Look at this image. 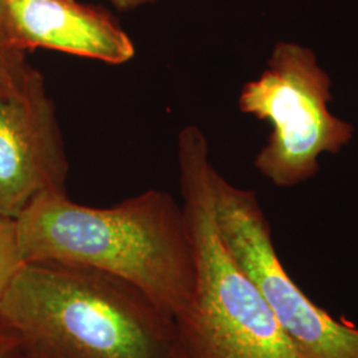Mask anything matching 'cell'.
I'll use <instances>...</instances> for the list:
<instances>
[{
    "label": "cell",
    "instance_id": "7c38bea8",
    "mask_svg": "<svg viewBox=\"0 0 358 358\" xmlns=\"http://www.w3.org/2000/svg\"><path fill=\"white\" fill-rule=\"evenodd\" d=\"M0 43H1L3 45H6L7 48L16 51L15 48H13L11 43H10V38H8V29H7V22H6V15H4V10H3L1 0H0Z\"/></svg>",
    "mask_w": 358,
    "mask_h": 358
},
{
    "label": "cell",
    "instance_id": "5b68a950",
    "mask_svg": "<svg viewBox=\"0 0 358 358\" xmlns=\"http://www.w3.org/2000/svg\"><path fill=\"white\" fill-rule=\"evenodd\" d=\"M217 230L231 257L263 296L300 358H358V327L337 320L292 280L256 194L213 173Z\"/></svg>",
    "mask_w": 358,
    "mask_h": 358
},
{
    "label": "cell",
    "instance_id": "8fae6325",
    "mask_svg": "<svg viewBox=\"0 0 358 358\" xmlns=\"http://www.w3.org/2000/svg\"><path fill=\"white\" fill-rule=\"evenodd\" d=\"M158 0H110V3L120 11H131L140 7L150 6L157 3Z\"/></svg>",
    "mask_w": 358,
    "mask_h": 358
},
{
    "label": "cell",
    "instance_id": "7a4b0ae2",
    "mask_svg": "<svg viewBox=\"0 0 358 358\" xmlns=\"http://www.w3.org/2000/svg\"><path fill=\"white\" fill-rule=\"evenodd\" d=\"M26 358H180L176 317L97 269L26 263L0 301Z\"/></svg>",
    "mask_w": 358,
    "mask_h": 358
},
{
    "label": "cell",
    "instance_id": "4fadbf2b",
    "mask_svg": "<svg viewBox=\"0 0 358 358\" xmlns=\"http://www.w3.org/2000/svg\"><path fill=\"white\" fill-rule=\"evenodd\" d=\"M17 358H26V357H23V356H22V355H19V357Z\"/></svg>",
    "mask_w": 358,
    "mask_h": 358
},
{
    "label": "cell",
    "instance_id": "30bf717a",
    "mask_svg": "<svg viewBox=\"0 0 358 358\" xmlns=\"http://www.w3.org/2000/svg\"><path fill=\"white\" fill-rule=\"evenodd\" d=\"M19 355V340L4 324L0 322V358H17Z\"/></svg>",
    "mask_w": 358,
    "mask_h": 358
},
{
    "label": "cell",
    "instance_id": "9c48e42d",
    "mask_svg": "<svg viewBox=\"0 0 358 358\" xmlns=\"http://www.w3.org/2000/svg\"><path fill=\"white\" fill-rule=\"evenodd\" d=\"M35 71L24 52L13 51L0 43V93L22 88Z\"/></svg>",
    "mask_w": 358,
    "mask_h": 358
},
{
    "label": "cell",
    "instance_id": "ba28073f",
    "mask_svg": "<svg viewBox=\"0 0 358 358\" xmlns=\"http://www.w3.org/2000/svg\"><path fill=\"white\" fill-rule=\"evenodd\" d=\"M24 264L19 247L16 220L0 217V301Z\"/></svg>",
    "mask_w": 358,
    "mask_h": 358
},
{
    "label": "cell",
    "instance_id": "8992f818",
    "mask_svg": "<svg viewBox=\"0 0 358 358\" xmlns=\"http://www.w3.org/2000/svg\"><path fill=\"white\" fill-rule=\"evenodd\" d=\"M69 164L59 120L38 69L0 93V217L16 219L36 198L65 192Z\"/></svg>",
    "mask_w": 358,
    "mask_h": 358
},
{
    "label": "cell",
    "instance_id": "52a82bcc",
    "mask_svg": "<svg viewBox=\"0 0 358 358\" xmlns=\"http://www.w3.org/2000/svg\"><path fill=\"white\" fill-rule=\"evenodd\" d=\"M10 43L16 51L51 50L120 65L136 47L115 17L78 0H1Z\"/></svg>",
    "mask_w": 358,
    "mask_h": 358
},
{
    "label": "cell",
    "instance_id": "277c9868",
    "mask_svg": "<svg viewBox=\"0 0 358 358\" xmlns=\"http://www.w3.org/2000/svg\"><path fill=\"white\" fill-rule=\"evenodd\" d=\"M331 85L316 53L294 41H279L266 71L244 85L241 110L272 127L255 166L273 185L292 187L315 177L322 154L352 141L353 127L329 109Z\"/></svg>",
    "mask_w": 358,
    "mask_h": 358
},
{
    "label": "cell",
    "instance_id": "6da1fadb",
    "mask_svg": "<svg viewBox=\"0 0 358 358\" xmlns=\"http://www.w3.org/2000/svg\"><path fill=\"white\" fill-rule=\"evenodd\" d=\"M24 263L97 269L140 288L174 317L192 301L195 256L182 205L149 190L110 207L66 192L36 198L15 219Z\"/></svg>",
    "mask_w": 358,
    "mask_h": 358
},
{
    "label": "cell",
    "instance_id": "3957f363",
    "mask_svg": "<svg viewBox=\"0 0 358 358\" xmlns=\"http://www.w3.org/2000/svg\"><path fill=\"white\" fill-rule=\"evenodd\" d=\"M182 208L195 256L192 301L178 316L180 358H300L217 230L208 142L194 125L178 136Z\"/></svg>",
    "mask_w": 358,
    "mask_h": 358
}]
</instances>
